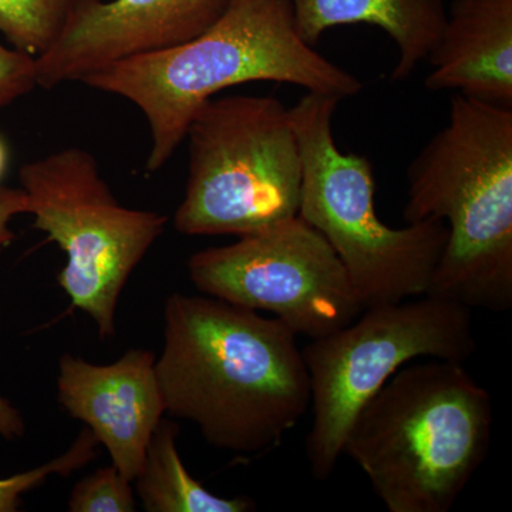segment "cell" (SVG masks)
Instances as JSON below:
<instances>
[{"label":"cell","mask_w":512,"mask_h":512,"mask_svg":"<svg viewBox=\"0 0 512 512\" xmlns=\"http://www.w3.org/2000/svg\"><path fill=\"white\" fill-rule=\"evenodd\" d=\"M407 224L446 222L427 295L493 313L512 306V109L464 94L407 171Z\"/></svg>","instance_id":"cell-3"},{"label":"cell","mask_w":512,"mask_h":512,"mask_svg":"<svg viewBox=\"0 0 512 512\" xmlns=\"http://www.w3.org/2000/svg\"><path fill=\"white\" fill-rule=\"evenodd\" d=\"M427 59V89L512 109V0H453Z\"/></svg>","instance_id":"cell-12"},{"label":"cell","mask_w":512,"mask_h":512,"mask_svg":"<svg viewBox=\"0 0 512 512\" xmlns=\"http://www.w3.org/2000/svg\"><path fill=\"white\" fill-rule=\"evenodd\" d=\"M87 0H0V33L13 49L39 57Z\"/></svg>","instance_id":"cell-15"},{"label":"cell","mask_w":512,"mask_h":512,"mask_svg":"<svg viewBox=\"0 0 512 512\" xmlns=\"http://www.w3.org/2000/svg\"><path fill=\"white\" fill-rule=\"evenodd\" d=\"M156 360L146 349L128 350L117 362L104 366L73 355L59 360V403L86 424L109 451L111 464L131 483L143 467L154 430L167 413Z\"/></svg>","instance_id":"cell-11"},{"label":"cell","mask_w":512,"mask_h":512,"mask_svg":"<svg viewBox=\"0 0 512 512\" xmlns=\"http://www.w3.org/2000/svg\"><path fill=\"white\" fill-rule=\"evenodd\" d=\"M20 214H26V195L22 188L0 185V248L10 244L13 237L10 222Z\"/></svg>","instance_id":"cell-19"},{"label":"cell","mask_w":512,"mask_h":512,"mask_svg":"<svg viewBox=\"0 0 512 512\" xmlns=\"http://www.w3.org/2000/svg\"><path fill=\"white\" fill-rule=\"evenodd\" d=\"M188 272L205 295L272 313L296 335L312 340L365 311L339 256L299 215L227 247L197 252Z\"/></svg>","instance_id":"cell-9"},{"label":"cell","mask_w":512,"mask_h":512,"mask_svg":"<svg viewBox=\"0 0 512 512\" xmlns=\"http://www.w3.org/2000/svg\"><path fill=\"white\" fill-rule=\"evenodd\" d=\"M493 402L464 363L403 366L360 409L343 440L390 512H448L483 466Z\"/></svg>","instance_id":"cell-4"},{"label":"cell","mask_w":512,"mask_h":512,"mask_svg":"<svg viewBox=\"0 0 512 512\" xmlns=\"http://www.w3.org/2000/svg\"><path fill=\"white\" fill-rule=\"evenodd\" d=\"M99 441L92 431L83 429L72 447L62 456L53 458L43 466L33 468L26 473L8 478H0V512L18 511L20 497L33 488L45 483L52 476H69L89 464L97 453Z\"/></svg>","instance_id":"cell-16"},{"label":"cell","mask_w":512,"mask_h":512,"mask_svg":"<svg viewBox=\"0 0 512 512\" xmlns=\"http://www.w3.org/2000/svg\"><path fill=\"white\" fill-rule=\"evenodd\" d=\"M183 201L174 227L190 237H245L298 217L302 157L291 111L268 96L208 100L187 136Z\"/></svg>","instance_id":"cell-6"},{"label":"cell","mask_w":512,"mask_h":512,"mask_svg":"<svg viewBox=\"0 0 512 512\" xmlns=\"http://www.w3.org/2000/svg\"><path fill=\"white\" fill-rule=\"evenodd\" d=\"M19 180L33 225L66 252L59 285L74 308L92 318L101 339L113 338L121 292L168 218L123 207L83 148L23 164Z\"/></svg>","instance_id":"cell-8"},{"label":"cell","mask_w":512,"mask_h":512,"mask_svg":"<svg viewBox=\"0 0 512 512\" xmlns=\"http://www.w3.org/2000/svg\"><path fill=\"white\" fill-rule=\"evenodd\" d=\"M476 349L473 309L433 295L369 306L349 325L313 339L302 350L311 380L312 476H332L353 419L403 366L421 357L464 363Z\"/></svg>","instance_id":"cell-7"},{"label":"cell","mask_w":512,"mask_h":512,"mask_svg":"<svg viewBox=\"0 0 512 512\" xmlns=\"http://www.w3.org/2000/svg\"><path fill=\"white\" fill-rule=\"evenodd\" d=\"M9 164V150L6 146L5 140L0 137V181L5 177L6 170H8Z\"/></svg>","instance_id":"cell-21"},{"label":"cell","mask_w":512,"mask_h":512,"mask_svg":"<svg viewBox=\"0 0 512 512\" xmlns=\"http://www.w3.org/2000/svg\"><path fill=\"white\" fill-rule=\"evenodd\" d=\"M35 87L36 57L0 45V113Z\"/></svg>","instance_id":"cell-18"},{"label":"cell","mask_w":512,"mask_h":512,"mask_svg":"<svg viewBox=\"0 0 512 512\" xmlns=\"http://www.w3.org/2000/svg\"><path fill=\"white\" fill-rule=\"evenodd\" d=\"M296 333L212 296L173 293L156 360L165 410L238 457L281 446L311 409V380Z\"/></svg>","instance_id":"cell-1"},{"label":"cell","mask_w":512,"mask_h":512,"mask_svg":"<svg viewBox=\"0 0 512 512\" xmlns=\"http://www.w3.org/2000/svg\"><path fill=\"white\" fill-rule=\"evenodd\" d=\"M255 82L295 84L340 100L362 90L353 74L303 42L288 0H229L220 18L194 39L110 64L82 83L141 110L151 137L146 168L156 173L208 100Z\"/></svg>","instance_id":"cell-2"},{"label":"cell","mask_w":512,"mask_h":512,"mask_svg":"<svg viewBox=\"0 0 512 512\" xmlns=\"http://www.w3.org/2000/svg\"><path fill=\"white\" fill-rule=\"evenodd\" d=\"M339 101L306 93L289 109L302 157L298 215L329 242L365 308L427 295L446 248V222L390 228L380 220L372 163L342 153L333 137Z\"/></svg>","instance_id":"cell-5"},{"label":"cell","mask_w":512,"mask_h":512,"mask_svg":"<svg viewBox=\"0 0 512 512\" xmlns=\"http://www.w3.org/2000/svg\"><path fill=\"white\" fill-rule=\"evenodd\" d=\"M303 42L316 45L338 26L366 25L384 30L399 49L392 80H406L439 42L446 6L443 0H288Z\"/></svg>","instance_id":"cell-13"},{"label":"cell","mask_w":512,"mask_h":512,"mask_svg":"<svg viewBox=\"0 0 512 512\" xmlns=\"http://www.w3.org/2000/svg\"><path fill=\"white\" fill-rule=\"evenodd\" d=\"M26 431L25 420L9 400L0 396V436L8 440L20 439Z\"/></svg>","instance_id":"cell-20"},{"label":"cell","mask_w":512,"mask_h":512,"mask_svg":"<svg viewBox=\"0 0 512 512\" xmlns=\"http://www.w3.org/2000/svg\"><path fill=\"white\" fill-rule=\"evenodd\" d=\"M229 0H87L36 57L37 87L82 83L130 57L183 45L210 28Z\"/></svg>","instance_id":"cell-10"},{"label":"cell","mask_w":512,"mask_h":512,"mask_svg":"<svg viewBox=\"0 0 512 512\" xmlns=\"http://www.w3.org/2000/svg\"><path fill=\"white\" fill-rule=\"evenodd\" d=\"M72 512H133L136 511L131 481L111 464L99 468L77 483L70 494Z\"/></svg>","instance_id":"cell-17"},{"label":"cell","mask_w":512,"mask_h":512,"mask_svg":"<svg viewBox=\"0 0 512 512\" xmlns=\"http://www.w3.org/2000/svg\"><path fill=\"white\" fill-rule=\"evenodd\" d=\"M180 429L171 420L158 424L148 443L143 467L136 477L138 497L148 512H248V497L224 498L212 494L188 473L177 439Z\"/></svg>","instance_id":"cell-14"}]
</instances>
